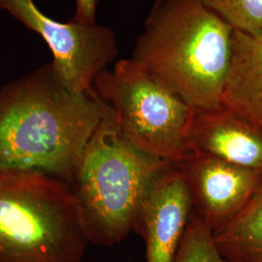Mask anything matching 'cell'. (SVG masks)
Wrapping results in <instances>:
<instances>
[{
  "label": "cell",
  "instance_id": "277c9868",
  "mask_svg": "<svg viewBox=\"0 0 262 262\" xmlns=\"http://www.w3.org/2000/svg\"><path fill=\"white\" fill-rule=\"evenodd\" d=\"M89 244L68 183L0 169V262H82Z\"/></svg>",
  "mask_w": 262,
  "mask_h": 262
},
{
  "label": "cell",
  "instance_id": "30bf717a",
  "mask_svg": "<svg viewBox=\"0 0 262 262\" xmlns=\"http://www.w3.org/2000/svg\"><path fill=\"white\" fill-rule=\"evenodd\" d=\"M222 104L262 129V35L234 29L232 60Z\"/></svg>",
  "mask_w": 262,
  "mask_h": 262
},
{
  "label": "cell",
  "instance_id": "4fadbf2b",
  "mask_svg": "<svg viewBox=\"0 0 262 262\" xmlns=\"http://www.w3.org/2000/svg\"><path fill=\"white\" fill-rule=\"evenodd\" d=\"M174 262H228L219 252L212 231L194 211Z\"/></svg>",
  "mask_w": 262,
  "mask_h": 262
},
{
  "label": "cell",
  "instance_id": "7a4b0ae2",
  "mask_svg": "<svg viewBox=\"0 0 262 262\" xmlns=\"http://www.w3.org/2000/svg\"><path fill=\"white\" fill-rule=\"evenodd\" d=\"M233 31L200 0H156L131 59L191 108L222 104Z\"/></svg>",
  "mask_w": 262,
  "mask_h": 262
},
{
  "label": "cell",
  "instance_id": "5bb4252c",
  "mask_svg": "<svg viewBox=\"0 0 262 262\" xmlns=\"http://www.w3.org/2000/svg\"><path fill=\"white\" fill-rule=\"evenodd\" d=\"M98 0H75L76 12L73 20L84 25L96 24Z\"/></svg>",
  "mask_w": 262,
  "mask_h": 262
},
{
  "label": "cell",
  "instance_id": "7c38bea8",
  "mask_svg": "<svg viewBox=\"0 0 262 262\" xmlns=\"http://www.w3.org/2000/svg\"><path fill=\"white\" fill-rule=\"evenodd\" d=\"M231 28L253 36L262 35V0H200Z\"/></svg>",
  "mask_w": 262,
  "mask_h": 262
},
{
  "label": "cell",
  "instance_id": "ba28073f",
  "mask_svg": "<svg viewBox=\"0 0 262 262\" xmlns=\"http://www.w3.org/2000/svg\"><path fill=\"white\" fill-rule=\"evenodd\" d=\"M193 211L187 179L174 165L151 188L135 232L146 246V261L174 262Z\"/></svg>",
  "mask_w": 262,
  "mask_h": 262
},
{
  "label": "cell",
  "instance_id": "9c48e42d",
  "mask_svg": "<svg viewBox=\"0 0 262 262\" xmlns=\"http://www.w3.org/2000/svg\"><path fill=\"white\" fill-rule=\"evenodd\" d=\"M188 140L193 154L262 173V129L223 104L194 109Z\"/></svg>",
  "mask_w": 262,
  "mask_h": 262
},
{
  "label": "cell",
  "instance_id": "52a82bcc",
  "mask_svg": "<svg viewBox=\"0 0 262 262\" xmlns=\"http://www.w3.org/2000/svg\"><path fill=\"white\" fill-rule=\"evenodd\" d=\"M180 167L187 179L193 211L212 233L243 210L262 183V173L202 154H193Z\"/></svg>",
  "mask_w": 262,
  "mask_h": 262
},
{
  "label": "cell",
  "instance_id": "6da1fadb",
  "mask_svg": "<svg viewBox=\"0 0 262 262\" xmlns=\"http://www.w3.org/2000/svg\"><path fill=\"white\" fill-rule=\"evenodd\" d=\"M110 106L94 88L69 92L52 62L0 90V169L38 172L70 185Z\"/></svg>",
  "mask_w": 262,
  "mask_h": 262
},
{
  "label": "cell",
  "instance_id": "3957f363",
  "mask_svg": "<svg viewBox=\"0 0 262 262\" xmlns=\"http://www.w3.org/2000/svg\"><path fill=\"white\" fill-rule=\"evenodd\" d=\"M174 165L127 140L111 108L86 145L70 183L90 244L112 247L135 231L151 188Z\"/></svg>",
  "mask_w": 262,
  "mask_h": 262
},
{
  "label": "cell",
  "instance_id": "8992f818",
  "mask_svg": "<svg viewBox=\"0 0 262 262\" xmlns=\"http://www.w3.org/2000/svg\"><path fill=\"white\" fill-rule=\"evenodd\" d=\"M5 10L26 28L36 32L50 48L52 64L66 89L83 94L93 89L94 80L119 54L111 28L49 18L33 0H0Z\"/></svg>",
  "mask_w": 262,
  "mask_h": 262
},
{
  "label": "cell",
  "instance_id": "8fae6325",
  "mask_svg": "<svg viewBox=\"0 0 262 262\" xmlns=\"http://www.w3.org/2000/svg\"><path fill=\"white\" fill-rule=\"evenodd\" d=\"M228 262H262V183L243 210L213 233Z\"/></svg>",
  "mask_w": 262,
  "mask_h": 262
},
{
  "label": "cell",
  "instance_id": "5b68a950",
  "mask_svg": "<svg viewBox=\"0 0 262 262\" xmlns=\"http://www.w3.org/2000/svg\"><path fill=\"white\" fill-rule=\"evenodd\" d=\"M93 88L134 146L176 165L191 158L188 136L194 109L140 64L121 59L97 76Z\"/></svg>",
  "mask_w": 262,
  "mask_h": 262
}]
</instances>
